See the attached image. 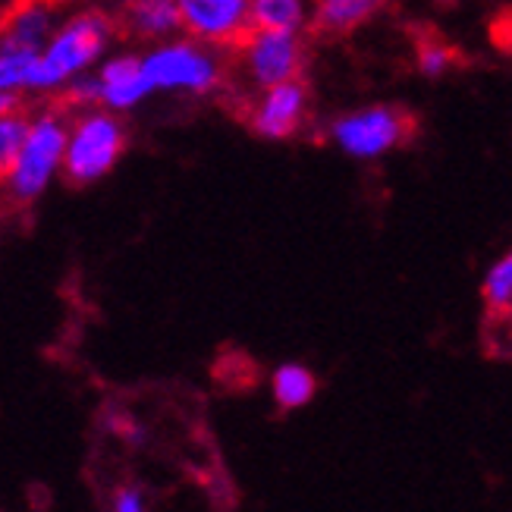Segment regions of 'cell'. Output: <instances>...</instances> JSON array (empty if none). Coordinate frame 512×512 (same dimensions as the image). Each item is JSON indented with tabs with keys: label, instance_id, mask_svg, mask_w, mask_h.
Returning <instances> with one entry per match:
<instances>
[{
	"label": "cell",
	"instance_id": "1",
	"mask_svg": "<svg viewBox=\"0 0 512 512\" xmlns=\"http://www.w3.org/2000/svg\"><path fill=\"white\" fill-rule=\"evenodd\" d=\"M117 38V13L104 7H82L60 16L57 29L38 51L29 98H57L73 79L95 73V66L117 48Z\"/></svg>",
	"mask_w": 512,
	"mask_h": 512
},
{
	"label": "cell",
	"instance_id": "2",
	"mask_svg": "<svg viewBox=\"0 0 512 512\" xmlns=\"http://www.w3.org/2000/svg\"><path fill=\"white\" fill-rule=\"evenodd\" d=\"M139 60L151 95L214 98L233 79V63L227 51L208 48V44L192 41L186 35L142 48Z\"/></svg>",
	"mask_w": 512,
	"mask_h": 512
},
{
	"label": "cell",
	"instance_id": "3",
	"mask_svg": "<svg viewBox=\"0 0 512 512\" xmlns=\"http://www.w3.org/2000/svg\"><path fill=\"white\" fill-rule=\"evenodd\" d=\"M129 148V129L123 117L104 107H85L70 114L66 123V148H63V180L85 189L101 183L114 173Z\"/></svg>",
	"mask_w": 512,
	"mask_h": 512
},
{
	"label": "cell",
	"instance_id": "4",
	"mask_svg": "<svg viewBox=\"0 0 512 512\" xmlns=\"http://www.w3.org/2000/svg\"><path fill=\"white\" fill-rule=\"evenodd\" d=\"M66 123H70V110H63L57 101L41 104L29 114L26 139H22V148L4 180L13 202L19 205L38 202L60 176L63 148H66Z\"/></svg>",
	"mask_w": 512,
	"mask_h": 512
},
{
	"label": "cell",
	"instance_id": "5",
	"mask_svg": "<svg viewBox=\"0 0 512 512\" xmlns=\"http://www.w3.org/2000/svg\"><path fill=\"white\" fill-rule=\"evenodd\" d=\"M415 132V117L406 107L381 101L352 107L327 123V142L349 161H381L403 148Z\"/></svg>",
	"mask_w": 512,
	"mask_h": 512
},
{
	"label": "cell",
	"instance_id": "6",
	"mask_svg": "<svg viewBox=\"0 0 512 512\" xmlns=\"http://www.w3.org/2000/svg\"><path fill=\"white\" fill-rule=\"evenodd\" d=\"M308 63L305 35L293 32H258L252 29L236 48V70L252 92H264L280 82L302 79Z\"/></svg>",
	"mask_w": 512,
	"mask_h": 512
},
{
	"label": "cell",
	"instance_id": "7",
	"mask_svg": "<svg viewBox=\"0 0 512 512\" xmlns=\"http://www.w3.org/2000/svg\"><path fill=\"white\" fill-rule=\"evenodd\" d=\"M180 13V35L217 51H236L252 32V0H173Z\"/></svg>",
	"mask_w": 512,
	"mask_h": 512
},
{
	"label": "cell",
	"instance_id": "8",
	"mask_svg": "<svg viewBox=\"0 0 512 512\" xmlns=\"http://www.w3.org/2000/svg\"><path fill=\"white\" fill-rule=\"evenodd\" d=\"M311 120V92L302 79L280 82L274 88L255 92L249 101L246 126L264 142H286L296 139Z\"/></svg>",
	"mask_w": 512,
	"mask_h": 512
},
{
	"label": "cell",
	"instance_id": "9",
	"mask_svg": "<svg viewBox=\"0 0 512 512\" xmlns=\"http://www.w3.org/2000/svg\"><path fill=\"white\" fill-rule=\"evenodd\" d=\"M95 88H98V107L110 110V114H132L139 110L148 98L151 88L142 73V60L132 51H110L95 66Z\"/></svg>",
	"mask_w": 512,
	"mask_h": 512
},
{
	"label": "cell",
	"instance_id": "10",
	"mask_svg": "<svg viewBox=\"0 0 512 512\" xmlns=\"http://www.w3.org/2000/svg\"><path fill=\"white\" fill-rule=\"evenodd\" d=\"M57 22L60 7L54 0H13L7 13L0 16V44L38 54L57 29Z\"/></svg>",
	"mask_w": 512,
	"mask_h": 512
},
{
	"label": "cell",
	"instance_id": "11",
	"mask_svg": "<svg viewBox=\"0 0 512 512\" xmlns=\"http://www.w3.org/2000/svg\"><path fill=\"white\" fill-rule=\"evenodd\" d=\"M393 0H311L308 29L321 38H346L365 29Z\"/></svg>",
	"mask_w": 512,
	"mask_h": 512
},
{
	"label": "cell",
	"instance_id": "12",
	"mask_svg": "<svg viewBox=\"0 0 512 512\" xmlns=\"http://www.w3.org/2000/svg\"><path fill=\"white\" fill-rule=\"evenodd\" d=\"M117 22H120V35H129L132 41H139L142 48H151V44H161L180 35V13H176L173 0L123 7Z\"/></svg>",
	"mask_w": 512,
	"mask_h": 512
},
{
	"label": "cell",
	"instance_id": "13",
	"mask_svg": "<svg viewBox=\"0 0 512 512\" xmlns=\"http://www.w3.org/2000/svg\"><path fill=\"white\" fill-rule=\"evenodd\" d=\"M252 29L305 35L311 19V0H252Z\"/></svg>",
	"mask_w": 512,
	"mask_h": 512
},
{
	"label": "cell",
	"instance_id": "14",
	"mask_svg": "<svg viewBox=\"0 0 512 512\" xmlns=\"http://www.w3.org/2000/svg\"><path fill=\"white\" fill-rule=\"evenodd\" d=\"M271 390H274L277 406L283 412H293V409H302V406L311 403V399H315L318 381H315V374H311L305 365L286 362V365H280L271 374Z\"/></svg>",
	"mask_w": 512,
	"mask_h": 512
},
{
	"label": "cell",
	"instance_id": "15",
	"mask_svg": "<svg viewBox=\"0 0 512 512\" xmlns=\"http://www.w3.org/2000/svg\"><path fill=\"white\" fill-rule=\"evenodd\" d=\"M35 60L32 51H16L0 44V95H32V76H35Z\"/></svg>",
	"mask_w": 512,
	"mask_h": 512
},
{
	"label": "cell",
	"instance_id": "16",
	"mask_svg": "<svg viewBox=\"0 0 512 512\" xmlns=\"http://www.w3.org/2000/svg\"><path fill=\"white\" fill-rule=\"evenodd\" d=\"M484 305L491 315L497 318H509V308H512V255H500L484 274Z\"/></svg>",
	"mask_w": 512,
	"mask_h": 512
},
{
	"label": "cell",
	"instance_id": "17",
	"mask_svg": "<svg viewBox=\"0 0 512 512\" xmlns=\"http://www.w3.org/2000/svg\"><path fill=\"white\" fill-rule=\"evenodd\" d=\"M456 60L459 54L453 44L437 35H425L415 44V70L425 79H443L456 66Z\"/></svg>",
	"mask_w": 512,
	"mask_h": 512
},
{
	"label": "cell",
	"instance_id": "18",
	"mask_svg": "<svg viewBox=\"0 0 512 512\" xmlns=\"http://www.w3.org/2000/svg\"><path fill=\"white\" fill-rule=\"evenodd\" d=\"M29 114H32V110L26 107V110H16V114L0 117V183L7 180V173H10L16 154L22 148V139H26Z\"/></svg>",
	"mask_w": 512,
	"mask_h": 512
},
{
	"label": "cell",
	"instance_id": "19",
	"mask_svg": "<svg viewBox=\"0 0 512 512\" xmlns=\"http://www.w3.org/2000/svg\"><path fill=\"white\" fill-rule=\"evenodd\" d=\"M110 431H114L126 447H145V440H148V428L132 415H114L110 418Z\"/></svg>",
	"mask_w": 512,
	"mask_h": 512
},
{
	"label": "cell",
	"instance_id": "20",
	"mask_svg": "<svg viewBox=\"0 0 512 512\" xmlns=\"http://www.w3.org/2000/svg\"><path fill=\"white\" fill-rule=\"evenodd\" d=\"M110 512H148V497L139 484H123V487H117Z\"/></svg>",
	"mask_w": 512,
	"mask_h": 512
},
{
	"label": "cell",
	"instance_id": "21",
	"mask_svg": "<svg viewBox=\"0 0 512 512\" xmlns=\"http://www.w3.org/2000/svg\"><path fill=\"white\" fill-rule=\"evenodd\" d=\"M26 107H29V98H22V95H0V117L16 114V110H26Z\"/></svg>",
	"mask_w": 512,
	"mask_h": 512
},
{
	"label": "cell",
	"instance_id": "22",
	"mask_svg": "<svg viewBox=\"0 0 512 512\" xmlns=\"http://www.w3.org/2000/svg\"><path fill=\"white\" fill-rule=\"evenodd\" d=\"M120 7H136V4H154V0H117Z\"/></svg>",
	"mask_w": 512,
	"mask_h": 512
},
{
	"label": "cell",
	"instance_id": "23",
	"mask_svg": "<svg viewBox=\"0 0 512 512\" xmlns=\"http://www.w3.org/2000/svg\"><path fill=\"white\" fill-rule=\"evenodd\" d=\"M13 4V0H0V16H4L7 13V7Z\"/></svg>",
	"mask_w": 512,
	"mask_h": 512
}]
</instances>
